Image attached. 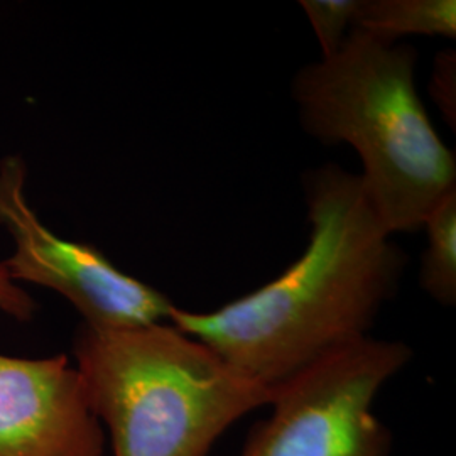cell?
Instances as JSON below:
<instances>
[{"instance_id": "obj_1", "label": "cell", "mask_w": 456, "mask_h": 456, "mask_svg": "<svg viewBox=\"0 0 456 456\" xmlns=\"http://www.w3.org/2000/svg\"><path fill=\"white\" fill-rule=\"evenodd\" d=\"M310 240L259 289L220 306H175L169 323L269 389L370 337L408 257L380 224L359 175L337 164L303 176Z\"/></svg>"}, {"instance_id": "obj_2", "label": "cell", "mask_w": 456, "mask_h": 456, "mask_svg": "<svg viewBox=\"0 0 456 456\" xmlns=\"http://www.w3.org/2000/svg\"><path fill=\"white\" fill-rule=\"evenodd\" d=\"M418 53L354 28L333 56L303 66L291 97L305 132L357 151L362 186L389 233L416 232L456 188L455 152L416 88Z\"/></svg>"}, {"instance_id": "obj_3", "label": "cell", "mask_w": 456, "mask_h": 456, "mask_svg": "<svg viewBox=\"0 0 456 456\" xmlns=\"http://www.w3.org/2000/svg\"><path fill=\"white\" fill-rule=\"evenodd\" d=\"M73 359L114 456H208L232 424L273 399V389L169 322L82 323Z\"/></svg>"}, {"instance_id": "obj_4", "label": "cell", "mask_w": 456, "mask_h": 456, "mask_svg": "<svg viewBox=\"0 0 456 456\" xmlns=\"http://www.w3.org/2000/svg\"><path fill=\"white\" fill-rule=\"evenodd\" d=\"M411 359L406 343L367 337L314 362L273 389L239 456H391L375 397Z\"/></svg>"}, {"instance_id": "obj_5", "label": "cell", "mask_w": 456, "mask_h": 456, "mask_svg": "<svg viewBox=\"0 0 456 456\" xmlns=\"http://www.w3.org/2000/svg\"><path fill=\"white\" fill-rule=\"evenodd\" d=\"M28 163L19 154L0 159V227L12 242L2 264L9 276L60 294L83 325L120 330L169 320L176 306L166 294L120 271L94 245L68 240L43 224L28 196Z\"/></svg>"}, {"instance_id": "obj_6", "label": "cell", "mask_w": 456, "mask_h": 456, "mask_svg": "<svg viewBox=\"0 0 456 456\" xmlns=\"http://www.w3.org/2000/svg\"><path fill=\"white\" fill-rule=\"evenodd\" d=\"M107 436L65 354L0 352V456H105Z\"/></svg>"}, {"instance_id": "obj_7", "label": "cell", "mask_w": 456, "mask_h": 456, "mask_svg": "<svg viewBox=\"0 0 456 456\" xmlns=\"http://www.w3.org/2000/svg\"><path fill=\"white\" fill-rule=\"evenodd\" d=\"M354 28L384 39L404 36L455 39V0H360Z\"/></svg>"}, {"instance_id": "obj_8", "label": "cell", "mask_w": 456, "mask_h": 456, "mask_svg": "<svg viewBox=\"0 0 456 456\" xmlns=\"http://www.w3.org/2000/svg\"><path fill=\"white\" fill-rule=\"evenodd\" d=\"M428 245L421 261L419 284L441 306L456 303V188L441 198L426 216Z\"/></svg>"}, {"instance_id": "obj_9", "label": "cell", "mask_w": 456, "mask_h": 456, "mask_svg": "<svg viewBox=\"0 0 456 456\" xmlns=\"http://www.w3.org/2000/svg\"><path fill=\"white\" fill-rule=\"evenodd\" d=\"M360 0H301L299 5L310 20L322 46L323 58L333 56L342 48L354 29Z\"/></svg>"}, {"instance_id": "obj_10", "label": "cell", "mask_w": 456, "mask_h": 456, "mask_svg": "<svg viewBox=\"0 0 456 456\" xmlns=\"http://www.w3.org/2000/svg\"><path fill=\"white\" fill-rule=\"evenodd\" d=\"M429 94L440 107L446 124L456 127V54L455 49L441 51L435 58Z\"/></svg>"}, {"instance_id": "obj_11", "label": "cell", "mask_w": 456, "mask_h": 456, "mask_svg": "<svg viewBox=\"0 0 456 456\" xmlns=\"http://www.w3.org/2000/svg\"><path fill=\"white\" fill-rule=\"evenodd\" d=\"M36 311L37 303L33 294L17 284L0 261V313L19 323H28L36 316Z\"/></svg>"}]
</instances>
